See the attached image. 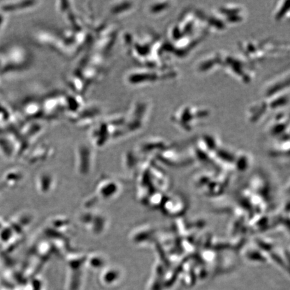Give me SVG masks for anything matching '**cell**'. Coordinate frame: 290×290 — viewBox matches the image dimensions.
<instances>
[{"instance_id": "2", "label": "cell", "mask_w": 290, "mask_h": 290, "mask_svg": "<svg viewBox=\"0 0 290 290\" xmlns=\"http://www.w3.org/2000/svg\"><path fill=\"white\" fill-rule=\"evenodd\" d=\"M288 7L287 2L283 1L282 4L279 5L277 11L275 13V17L277 20H282L285 18L286 16V7Z\"/></svg>"}, {"instance_id": "4", "label": "cell", "mask_w": 290, "mask_h": 290, "mask_svg": "<svg viewBox=\"0 0 290 290\" xmlns=\"http://www.w3.org/2000/svg\"><path fill=\"white\" fill-rule=\"evenodd\" d=\"M286 102V99H284V98H282V99L279 100H276V102ZM276 106H277V104L276 103H274V102H273V104H272V105H271V109H274V108H276Z\"/></svg>"}, {"instance_id": "1", "label": "cell", "mask_w": 290, "mask_h": 290, "mask_svg": "<svg viewBox=\"0 0 290 290\" xmlns=\"http://www.w3.org/2000/svg\"><path fill=\"white\" fill-rule=\"evenodd\" d=\"M210 111L208 109H196L191 107H184L177 110L172 117L174 123L179 124L181 126H185L188 124V128L191 124H195L200 120L209 116Z\"/></svg>"}, {"instance_id": "3", "label": "cell", "mask_w": 290, "mask_h": 290, "mask_svg": "<svg viewBox=\"0 0 290 290\" xmlns=\"http://www.w3.org/2000/svg\"><path fill=\"white\" fill-rule=\"evenodd\" d=\"M171 7L170 2H163V3H160L159 5H153L152 6V10L153 11V13L155 14H159V13H161L163 12V11L167 10Z\"/></svg>"}]
</instances>
